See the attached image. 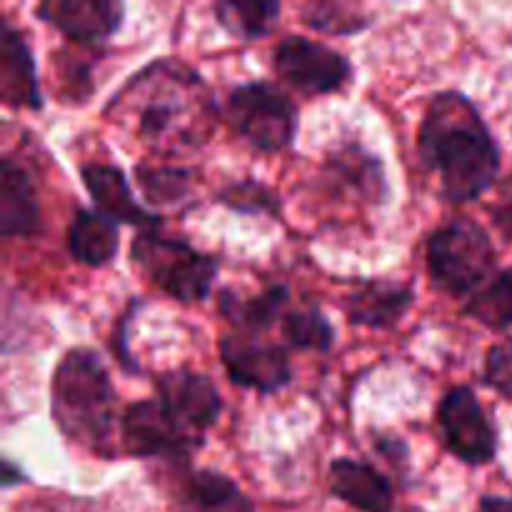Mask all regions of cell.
<instances>
[{
  "label": "cell",
  "instance_id": "6da1fadb",
  "mask_svg": "<svg viewBox=\"0 0 512 512\" xmlns=\"http://www.w3.org/2000/svg\"><path fill=\"white\" fill-rule=\"evenodd\" d=\"M425 170L440 180L450 203H470L488 193L500 173V148L470 98L458 90L438 93L428 103L418 130Z\"/></svg>",
  "mask_w": 512,
  "mask_h": 512
},
{
  "label": "cell",
  "instance_id": "7a4b0ae2",
  "mask_svg": "<svg viewBox=\"0 0 512 512\" xmlns=\"http://www.w3.org/2000/svg\"><path fill=\"white\" fill-rule=\"evenodd\" d=\"M50 410L60 433L70 443L95 455H113V435L118 410L108 368L90 348L65 353L50 383Z\"/></svg>",
  "mask_w": 512,
  "mask_h": 512
},
{
  "label": "cell",
  "instance_id": "3957f363",
  "mask_svg": "<svg viewBox=\"0 0 512 512\" xmlns=\"http://www.w3.org/2000/svg\"><path fill=\"white\" fill-rule=\"evenodd\" d=\"M128 93L138 100V135L150 145L203 143L200 125L205 123L208 93L198 75L173 60H160L135 75Z\"/></svg>",
  "mask_w": 512,
  "mask_h": 512
},
{
  "label": "cell",
  "instance_id": "277c9868",
  "mask_svg": "<svg viewBox=\"0 0 512 512\" xmlns=\"http://www.w3.org/2000/svg\"><path fill=\"white\" fill-rule=\"evenodd\" d=\"M433 288L443 293L473 295L495 270V245L475 220L458 218L435 230L425 245Z\"/></svg>",
  "mask_w": 512,
  "mask_h": 512
},
{
  "label": "cell",
  "instance_id": "5b68a950",
  "mask_svg": "<svg viewBox=\"0 0 512 512\" xmlns=\"http://www.w3.org/2000/svg\"><path fill=\"white\" fill-rule=\"evenodd\" d=\"M130 260L155 288L185 305L208 298L218 275V260L213 255L200 253L185 240L163 238L155 230L135 235Z\"/></svg>",
  "mask_w": 512,
  "mask_h": 512
},
{
  "label": "cell",
  "instance_id": "8992f818",
  "mask_svg": "<svg viewBox=\"0 0 512 512\" xmlns=\"http://www.w3.org/2000/svg\"><path fill=\"white\" fill-rule=\"evenodd\" d=\"M230 128L260 153L290 148L298 133V110L293 100L268 80L238 85L223 108Z\"/></svg>",
  "mask_w": 512,
  "mask_h": 512
},
{
  "label": "cell",
  "instance_id": "52a82bcc",
  "mask_svg": "<svg viewBox=\"0 0 512 512\" xmlns=\"http://www.w3.org/2000/svg\"><path fill=\"white\" fill-rule=\"evenodd\" d=\"M280 78L305 95L338 93L353 78V65L343 53L303 35H288L273 50Z\"/></svg>",
  "mask_w": 512,
  "mask_h": 512
},
{
  "label": "cell",
  "instance_id": "ba28073f",
  "mask_svg": "<svg viewBox=\"0 0 512 512\" xmlns=\"http://www.w3.org/2000/svg\"><path fill=\"white\" fill-rule=\"evenodd\" d=\"M438 428L443 445L468 465L493 463L498 453V433L485 415L478 395L468 385L448 390L438 405Z\"/></svg>",
  "mask_w": 512,
  "mask_h": 512
},
{
  "label": "cell",
  "instance_id": "9c48e42d",
  "mask_svg": "<svg viewBox=\"0 0 512 512\" xmlns=\"http://www.w3.org/2000/svg\"><path fill=\"white\" fill-rule=\"evenodd\" d=\"M123 450L135 458H173L185 460L203 448V438L190 435L158 398L140 400L125 408L120 418Z\"/></svg>",
  "mask_w": 512,
  "mask_h": 512
},
{
  "label": "cell",
  "instance_id": "30bf717a",
  "mask_svg": "<svg viewBox=\"0 0 512 512\" xmlns=\"http://www.w3.org/2000/svg\"><path fill=\"white\" fill-rule=\"evenodd\" d=\"M220 360L240 388H253L258 393H278L290 383V360L288 350L280 345L263 343L255 335H225L220 340Z\"/></svg>",
  "mask_w": 512,
  "mask_h": 512
},
{
  "label": "cell",
  "instance_id": "8fae6325",
  "mask_svg": "<svg viewBox=\"0 0 512 512\" xmlns=\"http://www.w3.org/2000/svg\"><path fill=\"white\" fill-rule=\"evenodd\" d=\"M155 393L163 408L195 438L215 425L223 413V400L208 375L193 370H170L155 380Z\"/></svg>",
  "mask_w": 512,
  "mask_h": 512
},
{
  "label": "cell",
  "instance_id": "7c38bea8",
  "mask_svg": "<svg viewBox=\"0 0 512 512\" xmlns=\"http://www.w3.org/2000/svg\"><path fill=\"white\" fill-rule=\"evenodd\" d=\"M35 15L73 43L95 45L118 33L125 8L118 0H45Z\"/></svg>",
  "mask_w": 512,
  "mask_h": 512
},
{
  "label": "cell",
  "instance_id": "4fadbf2b",
  "mask_svg": "<svg viewBox=\"0 0 512 512\" xmlns=\"http://www.w3.org/2000/svg\"><path fill=\"white\" fill-rule=\"evenodd\" d=\"M80 178H83L85 190L93 198L98 213L110 218L113 223L135 225L143 233L145 230H158L160 223H163L160 215L150 213L143 205L135 203L123 170H118L115 165L85 163L80 165Z\"/></svg>",
  "mask_w": 512,
  "mask_h": 512
},
{
  "label": "cell",
  "instance_id": "5bb4252c",
  "mask_svg": "<svg viewBox=\"0 0 512 512\" xmlns=\"http://www.w3.org/2000/svg\"><path fill=\"white\" fill-rule=\"evenodd\" d=\"M0 98L8 108H43V95L38 88V73H35L28 40L5 18L0 20Z\"/></svg>",
  "mask_w": 512,
  "mask_h": 512
},
{
  "label": "cell",
  "instance_id": "9a60e30c",
  "mask_svg": "<svg viewBox=\"0 0 512 512\" xmlns=\"http://www.w3.org/2000/svg\"><path fill=\"white\" fill-rule=\"evenodd\" d=\"M43 228L38 193L28 170L5 155L0 160V233L3 238H33Z\"/></svg>",
  "mask_w": 512,
  "mask_h": 512
},
{
  "label": "cell",
  "instance_id": "2e32d148",
  "mask_svg": "<svg viewBox=\"0 0 512 512\" xmlns=\"http://www.w3.org/2000/svg\"><path fill=\"white\" fill-rule=\"evenodd\" d=\"M415 293L410 285L395 280H363L345 298V315L353 325L388 330L395 328L413 305Z\"/></svg>",
  "mask_w": 512,
  "mask_h": 512
},
{
  "label": "cell",
  "instance_id": "e0dca14e",
  "mask_svg": "<svg viewBox=\"0 0 512 512\" xmlns=\"http://www.w3.org/2000/svg\"><path fill=\"white\" fill-rule=\"evenodd\" d=\"M330 490L360 512H400L393 483L363 460H333Z\"/></svg>",
  "mask_w": 512,
  "mask_h": 512
},
{
  "label": "cell",
  "instance_id": "ac0fdd59",
  "mask_svg": "<svg viewBox=\"0 0 512 512\" xmlns=\"http://www.w3.org/2000/svg\"><path fill=\"white\" fill-rule=\"evenodd\" d=\"M178 512H253L248 495L218 470H190L175 488Z\"/></svg>",
  "mask_w": 512,
  "mask_h": 512
},
{
  "label": "cell",
  "instance_id": "d6986e66",
  "mask_svg": "<svg viewBox=\"0 0 512 512\" xmlns=\"http://www.w3.org/2000/svg\"><path fill=\"white\" fill-rule=\"evenodd\" d=\"M288 285H268L258 295H238L235 290L220 293L218 310L240 335H258L273 328L288 305Z\"/></svg>",
  "mask_w": 512,
  "mask_h": 512
},
{
  "label": "cell",
  "instance_id": "ffe728a7",
  "mask_svg": "<svg viewBox=\"0 0 512 512\" xmlns=\"http://www.w3.org/2000/svg\"><path fill=\"white\" fill-rule=\"evenodd\" d=\"M68 253L90 268L110 265L118 253V223L98 210H78L68 225Z\"/></svg>",
  "mask_w": 512,
  "mask_h": 512
},
{
  "label": "cell",
  "instance_id": "44dd1931",
  "mask_svg": "<svg viewBox=\"0 0 512 512\" xmlns=\"http://www.w3.org/2000/svg\"><path fill=\"white\" fill-rule=\"evenodd\" d=\"M330 178L343 188L355 190L360 198L370 203H383L385 198V175L383 163L360 145H343L335 150L325 163Z\"/></svg>",
  "mask_w": 512,
  "mask_h": 512
},
{
  "label": "cell",
  "instance_id": "7402d4cb",
  "mask_svg": "<svg viewBox=\"0 0 512 512\" xmlns=\"http://www.w3.org/2000/svg\"><path fill=\"white\" fill-rule=\"evenodd\" d=\"M463 315L478 320L490 330L512 325V268H503L485 285H480L465 303Z\"/></svg>",
  "mask_w": 512,
  "mask_h": 512
},
{
  "label": "cell",
  "instance_id": "603a6c76",
  "mask_svg": "<svg viewBox=\"0 0 512 512\" xmlns=\"http://www.w3.org/2000/svg\"><path fill=\"white\" fill-rule=\"evenodd\" d=\"M213 13L220 28L233 38L258 40L275 28L280 15L278 3H215Z\"/></svg>",
  "mask_w": 512,
  "mask_h": 512
},
{
  "label": "cell",
  "instance_id": "cb8c5ba5",
  "mask_svg": "<svg viewBox=\"0 0 512 512\" xmlns=\"http://www.w3.org/2000/svg\"><path fill=\"white\" fill-rule=\"evenodd\" d=\"M135 180L143 190L145 200L153 205H175L185 200L193 188V173L175 165H135Z\"/></svg>",
  "mask_w": 512,
  "mask_h": 512
},
{
  "label": "cell",
  "instance_id": "d4e9b609",
  "mask_svg": "<svg viewBox=\"0 0 512 512\" xmlns=\"http://www.w3.org/2000/svg\"><path fill=\"white\" fill-rule=\"evenodd\" d=\"M283 335L285 340H288L290 348L325 353V350H330V345H333L335 328L330 325V320L325 318L323 310H320L318 305H308V308H298L285 313Z\"/></svg>",
  "mask_w": 512,
  "mask_h": 512
},
{
  "label": "cell",
  "instance_id": "484cf974",
  "mask_svg": "<svg viewBox=\"0 0 512 512\" xmlns=\"http://www.w3.org/2000/svg\"><path fill=\"white\" fill-rule=\"evenodd\" d=\"M218 203L228 205L235 213L245 215H270V218H278L280 215V198L268 188V185L258 183V180H238V183H230L220 190Z\"/></svg>",
  "mask_w": 512,
  "mask_h": 512
},
{
  "label": "cell",
  "instance_id": "4316f807",
  "mask_svg": "<svg viewBox=\"0 0 512 512\" xmlns=\"http://www.w3.org/2000/svg\"><path fill=\"white\" fill-rule=\"evenodd\" d=\"M305 23L328 35H350L368 28L370 20L363 18L355 8L340 3H315L305 10Z\"/></svg>",
  "mask_w": 512,
  "mask_h": 512
},
{
  "label": "cell",
  "instance_id": "83f0119b",
  "mask_svg": "<svg viewBox=\"0 0 512 512\" xmlns=\"http://www.w3.org/2000/svg\"><path fill=\"white\" fill-rule=\"evenodd\" d=\"M485 385L512 398V338L490 348L485 358Z\"/></svg>",
  "mask_w": 512,
  "mask_h": 512
},
{
  "label": "cell",
  "instance_id": "f1b7e54d",
  "mask_svg": "<svg viewBox=\"0 0 512 512\" xmlns=\"http://www.w3.org/2000/svg\"><path fill=\"white\" fill-rule=\"evenodd\" d=\"M490 213H493V223L498 225L500 233L512 240V178L500 188V198Z\"/></svg>",
  "mask_w": 512,
  "mask_h": 512
},
{
  "label": "cell",
  "instance_id": "f546056e",
  "mask_svg": "<svg viewBox=\"0 0 512 512\" xmlns=\"http://www.w3.org/2000/svg\"><path fill=\"white\" fill-rule=\"evenodd\" d=\"M480 512H512V498L485 495V498L480 500Z\"/></svg>",
  "mask_w": 512,
  "mask_h": 512
}]
</instances>
